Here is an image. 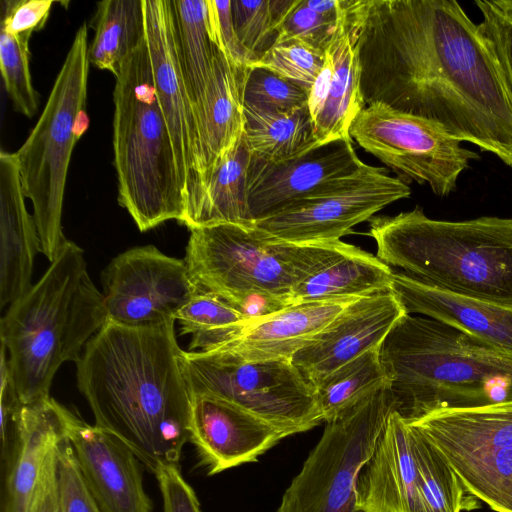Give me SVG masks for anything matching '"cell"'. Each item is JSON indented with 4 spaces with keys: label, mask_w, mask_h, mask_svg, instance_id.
Wrapping results in <instances>:
<instances>
[{
    "label": "cell",
    "mask_w": 512,
    "mask_h": 512,
    "mask_svg": "<svg viewBox=\"0 0 512 512\" xmlns=\"http://www.w3.org/2000/svg\"><path fill=\"white\" fill-rule=\"evenodd\" d=\"M365 106L427 120L512 167V102L478 26L454 0H346Z\"/></svg>",
    "instance_id": "1"
},
{
    "label": "cell",
    "mask_w": 512,
    "mask_h": 512,
    "mask_svg": "<svg viewBox=\"0 0 512 512\" xmlns=\"http://www.w3.org/2000/svg\"><path fill=\"white\" fill-rule=\"evenodd\" d=\"M174 323L107 322L76 363L78 388L95 424L124 442L154 474L179 466L190 439L193 396Z\"/></svg>",
    "instance_id": "2"
},
{
    "label": "cell",
    "mask_w": 512,
    "mask_h": 512,
    "mask_svg": "<svg viewBox=\"0 0 512 512\" xmlns=\"http://www.w3.org/2000/svg\"><path fill=\"white\" fill-rule=\"evenodd\" d=\"M379 355L396 411L405 420L438 409L512 401V354L434 319L404 315Z\"/></svg>",
    "instance_id": "3"
},
{
    "label": "cell",
    "mask_w": 512,
    "mask_h": 512,
    "mask_svg": "<svg viewBox=\"0 0 512 512\" xmlns=\"http://www.w3.org/2000/svg\"><path fill=\"white\" fill-rule=\"evenodd\" d=\"M107 321L104 297L90 278L84 252L67 239L40 280L1 319V344L21 402L50 398L60 366L76 364Z\"/></svg>",
    "instance_id": "4"
},
{
    "label": "cell",
    "mask_w": 512,
    "mask_h": 512,
    "mask_svg": "<svg viewBox=\"0 0 512 512\" xmlns=\"http://www.w3.org/2000/svg\"><path fill=\"white\" fill-rule=\"evenodd\" d=\"M376 256L434 288L512 309V218L435 220L419 207L369 220Z\"/></svg>",
    "instance_id": "5"
},
{
    "label": "cell",
    "mask_w": 512,
    "mask_h": 512,
    "mask_svg": "<svg viewBox=\"0 0 512 512\" xmlns=\"http://www.w3.org/2000/svg\"><path fill=\"white\" fill-rule=\"evenodd\" d=\"M113 151L118 203L141 232L182 222L185 196L171 136L155 93L147 40L115 76Z\"/></svg>",
    "instance_id": "6"
},
{
    "label": "cell",
    "mask_w": 512,
    "mask_h": 512,
    "mask_svg": "<svg viewBox=\"0 0 512 512\" xmlns=\"http://www.w3.org/2000/svg\"><path fill=\"white\" fill-rule=\"evenodd\" d=\"M352 246L341 240L290 243L271 238L253 223H219L190 229L184 261L198 291L224 301L262 291L290 303L301 281Z\"/></svg>",
    "instance_id": "7"
},
{
    "label": "cell",
    "mask_w": 512,
    "mask_h": 512,
    "mask_svg": "<svg viewBox=\"0 0 512 512\" xmlns=\"http://www.w3.org/2000/svg\"><path fill=\"white\" fill-rule=\"evenodd\" d=\"M88 30H77L45 107L28 138L14 152L23 192L33 204L41 252L52 262L67 238L62 211L74 147L87 130Z\"/></svg>",
    "instance_id": "8"
},
{
    "label": "cell",
    "mask_w": 512,
    "mask_h": 512,
    "mask_svg": "<svg viewBox=\"0 0 512 512\" xmlns=\"http://www.w3.org/2000/svg\"><path fill=\"white\" fill-rule=\"evenodd\" d=\"M394 410L388 384L326 422L277 512H358L359 475Z\"/></svg>",
    "instance_id": "9"
},
{
    "label": "cell",
    "mask_w": 512,
    "mask_h": 512,
    "mask_svg": "<svg viewBox=\"0 0 512 512\" xmlns=\"http://www.w3.org/2000/svg\"><path fill=\"white\" fill-rule=\"evenodd\" d=\"M183 364L192 395L230 401L287 436L323 422L316 390L292 360L247 362L214 349L185 351Z\"/></svg>",
    "instance_id": "10"
},
{
    "label": "cell",
    "mask_w": 512,
    "mask_h": 512,
    "mask_svg": "<svg viewBox=\"0 0 512 512\" xmlns=\"http://www.w3.org/2000/svg\"><path fill=\"white\" fill-rule=\"evenodd\" d=\"M406 423L446 460L466 491L512 512V401L438 409Z\"/></svg>",
    "instance_id": "11"
},
{
    "label": "cell",
    "mask_w": 512,
    "mask_h": 512,
    "mask_svg": "<svg viewBox=\"0 0 512 512\" xmlns=\"http://www.w3.org/2000/svg\"><path fill=\"white\" fill-rule=\"evenodd\" d=\"M349 134L399 179L427 184L441 197L456 188L459 175L470 161L480 158L435 124L382 103L365 106Z\"/></svg>",
    "instance_id": "12"
},
{
    "label": "cell",
    "mask_w": 512,
    "mask_h": 512,
    "mask_svg": "<svg viewBox=\"0 0 512 512\" xmlns=\"http://www.w3.org/2000/svg\"><path fill=\"white\" fill-rule=\"evenodd\" d=\"M406 182L365 164L253 224L273 239L290 243L335 242L385 206L408 198Z\"/></svg>",
    "instance_id": "13"
},
{
    "label": "cell",
    "mask_w": 512,
    "mask_h": 512,
    "mask_svg": "<svg viewBox=\"0 0 512 512\" xmlns=\"http://www.w3.org/2000/svg\"><path fill=\"white\" fill-rule=\"evenodd\" d=\"M101 282L107 322L126 327L175 321L197 292L185 261L153 245L117 255L102 271Z\"/></svg>",
    "instance_id": "14"
},
{
    "label": "cell",
    "mask_w": 512,
    "mask_h": 512,
    "mask_svg": "<svg viewBox=\"0 0 512 512\" xmlns=\"http://www.w3.org/2000/svg\"><path fill=\"white\" fill-rule=\"evenodd\" d=\"M146 40L155 93L167 124L185 196L181 224L195 210L202 191L195 109L180 66L171 0H144Z\"/></svg>",
    "instance_id": "15"
},
{
    "label": "cell",
    "mask_w": 512,
    "mask_h": 512,
    "mask_svg": "<svg viewBox=\"0 0 512 512\" xmlns=\"http://www.w3.org/2000/svg\"><path fill=\"white\" fill-rule=\"evenodd\" d=\"M64 437L101 512H152L139 459L108 430L86 423L58 404Z\"/></svg>",
    "instance_id": "16"
},
{
    "label": "cell",
    "mask_w": 512,
    "mask_h": 512,
    "mask_svg": "<svg viewBox=\"0 0 512 512\" xmlns=\"http://www.w3.org/2000/svg\"><path fill=\"white\" fill-rule=\"evenodd\" d=\"M406 314L391 290L359 298L299 350L292 363L316 390L341 366L379 348Z\"/></svg>",
    "instance_id": "17"
},
{
    "label": "cell",
    "mask_w": 512,
    "mask_h": 512,
    "mask_svg": "<svg viewBox=\"0 0 512 512\" xmlns=\"http://www.w3.org/2000/svg\"><path fill=\"white\" fill-rule=\"evenodd\" d=\"M363 165L351 138L316 144L279 160H266L252 154L248 176L250 222L274 213Z\"/></svg>",
    "instance_id": "18"
},
{
    "label": "cell",
    "mask_w": 512,
    "mask_h": 512,
    "mask_svg": "<svg viewBox=\"0 0 512 512\" xmlns=\"http://www.w3.org/2000/svg\"><path fill=\"white\" fill-rule=\"evenodd\" d=\"M190 439L208 475L257 461L287 435L242 407L213 395H192Z\"/></svg>",
    "instance_id": "19"
},
{
    "label": "cell",
    "mask_w": 512,
    "mask_h": 512,
    "mask_svg": "<svg viewBox=\"0 0 512 512\" xmlns=\"http://www.w3.org/2000/svg\"><path fill=\"white\" fill-rule=\"evenodd\" d=\"M358 512H428L409 428L394 410L357 484Z\"/></svg>",
    "instance_id": "20"
},
{
    "label": "cell",
    "mask_w": 512,
    "mask_h": 512,
    "mask_svg": "<svg viewBox=\"0 0 512 512\" xmlns=\"http://www.w3.org/2000/svg\"><path fill=\"white\" fill-rule=\"evenodd\" d=\"M58 402L22 404L10 454L2 460L1 512H34L44 464L63 436Z\"/></svg>",
    "instance_id": "21"
},
{
    "label": "cell",
    "mask_w": 512,
    "mask_h": 512,
    "mask_svg": "<svg viewBox=\"0 0 512 512\" xmlns=\"http://www.w3.org/2000/svg\"><path fill=\"white\" fill-rule=\"evenodd\" d=\"M326 61L308 93L307 105L316 144L351 138L349 131L365 103L360 89V67L344 14L325 50Z\"/></svg>",
    "instance_id": "22"
},
{
    "label": "cell",
    "mask_w": 512,
    "mask_h": 512,
    "mask_svg": "<svg viewBox=\"0 0 512 512\" xmlns=\"http://www.w3.org/2000/svg\"><path fill=\"white\" fill-rule=\"evenodd\" d=\"M390 289L407 314L445 323L512 354L511 308L434 288L403 272L393 273Z\"/></svg>",
    "instance_id": "23"
},
{
    "label": "cell",
    "mask_w": 512,
    "mask_h": 512,
    "mask_svg": "<svg viewBox=\"0 0 512 512\" xmlns=\"http://www.w3.org/2000/svg\"><path fill=\"white\" fill-rule=\"evenodd\" d=\"M359 298L302 302L249 323L235 339L216 348L247 362L292 360L348 305Z\"/></svg>",
    "instance_id": "24"
},
{
    "label": "cell",
    "mask_w": 512,
    "mask_h": 512,
    "mask_svg": "<svg viewBox=\"0 0 512 512\" xmlns=\"http://www.w3.org/2000/svg\"><path fill=\"white\" fill-rule=\"evenodd\" d=\"M15 153H0V306L10 305L32 286L40 238L25 204Z\"/></svg>",
    "instance_id": "25"
},
{
    "label": "cell",
    "mask_w": 512,
    "mask_h": 512,
    "mask_svg": "<svg viewBox=\"0 0 512 512\" xmlns=\"http://www.w3.org/2000/svg\"><path fill=\"white\" fill-rule=\"evenodd\" d=\"M247 69L234 64L219 50L213 76L196 111L201 196L214 169L244 132L243 91Z\"/></svg>",
    "instance_id": "26"
},
{
    "label": "cell",
    "mask_w": 512,
    "mask_h": 512,
    "mask_svg": "<svg viewBox=\"0 0 512 512\" xmlns=\"http://www.w3.org/2000/svg\"><path fill=\"white\" fill-rule=\"evenodd\" d=\"M393 271L376 255L359 247L317 270L290 293V304L363 298L391 290Z\"/></svg>",
    "instance_id": "27"
},
{
    "label": "cell",
    "mask_w": 512,
    "mask_h": 512,
    "mask_svg": "<svg viewBox=\"0 0 512 512\" xmlns=\"http://www.w3.org/2000/svg\"><path fill=\"white\" fill-rule=\"evenodd\" d=\"M252 159L245 132L208 179L201 199L185 222L188 229L219 223L250 224L248 176Z\"/></svg>",
    "instance_id": "28"
},
{
    "label": "cell",
    "mask_w": 512,
    "mask_h": 512,
    "mask_svg": "<svg viewBox=\"0 0 512 512\" xmlns=\"http://www.w3.org/2000/svg\"><path fill=\"white\" fill-rule=\"evenodd\" d=\"M177 54L195 115L214 72L219 52L208 0H171Z\"/></svg>",
    "instance_id": "29"
},
{
    "label": "cell",
    "mask_w": 512,
    "mask_h": 512,
    "mask_svg": "<svg viewBox=\"0 0 512 512\" xmlns=\"http://www.w3.org/2000/svg\"><path fill=\"white\" fill-rule=\"evenodd\" d=\"M91 27L90 64L115 77L146 38L144 0L97 2Z\"/></svg>",
    "instance_id": "30"
},
{
    "label": "cell",
    "mask_w": 512,
    "mask_h": 512,
    "mask_svg": "<svg viewBox=\"0 0 512 512\" xmlns=\"http://www.w3.org/2000/svg\"><path fill=\"white\" fill-rule=\"evenodd\" d=\"M244 117V132L254 156L279 160L316 145L307 104L288 111H264L244 105Z\"/></svg>",
    "instance_id": "31"
},
{
    "label": "cell",
    "mask_w": 512,
    "mask_h": 512,
    "mask_svg": "<svg viewBox=\"0 0 512 512\" xmlns=\"http://www.w3.org/2000/svg\"><path fill=\"white\" fill-rule=\"evenodd\" d=\"M388 384L379 348L363 353L334 371L316 388L323 422L333 420Z\"/></svg>",
    "instance_id": "32"
},
{
    "label": "cell",
    "mask_w": 512,
    "mask_h": 512,
    "mask_svg": "<svg viewBox=\"0 0 512 512\" xmlns=\"http://www.w3.org/2000/svg\"><path fill=\"white\" fill-rule=\"evenodd\" d=\"M407 426L427 511L462 512L478 507L475 497L466 491L440 453L418 431Z\"/></svg>",
    "instance_id": "33"
},
{
    "label": "cell",
    "mask_w": 512,
    "mask_h": 512,
    "mask_svg": "<svg viewBox=\"0 0 512 512\" xmlns=\"http://www.w3.org/2000/svg\"><path fill=\"white\" fill-rule=\"evenodd\" d=\"M181 334H190L189 348L210 351L235 339L251 323L221 298L198 291L178 312Z\"/></svg>",
    "instance_id": "34"
},
{
    "label": "cell",
    "mask_w": 512,
    "mask_h": 512,
    "mask_svg": "<svg viewBox=\"0 0 512 512\" xmlns=\"http://www.w3.org/2000/svg\"><path fill=\"white\" fill-rule=\"evenodd\" d=\"M29 38L17 36L0 28V71L5 90L14 109L30 118L38 108L29 68Z\"/></svg>",
    "instance_id": "35"
},
{
    "label": "cell",
    "mask_w": 512,
    "mask_h": 512,
    "mask_svg": "<svg viewBox=\"0 0 512 512\" xmlns=\"http://www.w3.org/2000/svg\"><path fill=\"white\" fill-rule=\"evenodd\" d=\"M325 61L324 51L302 41L290 39L274 42L251 66L266 68L303 86L309 93Z\"/></svg>",
    "instance_id": "36"
},
{
    "label": "cell",
    "mask_w": 512,
    "mask_h": 512,
    "mask_svg": "<svg viewBox=\"0 0 512 512\" xmlns=\"http://www.w3.org/2000/svg\"><path fill=\"white\" fill-rule=\"evenodd\" d=\"M244 105L264 111H288L308 101V91L266 68L250 66L247 69Z\"/></svg>",
    "instance_id": "37"
},
{
    "label": "cell",
    "mask_w": 512,
    "mask_h": 512,
    "mask_svg": "<svg viewBox=\"0 0 512 512\" xmlns=\"http://www.w3.org/2000/svg\"><path fill=\"white\" fill-rule=\"evenodd\" d=\"M483 15L479 33L487 45L512 102V0L475 1Z\"/></svg>",
    "instance_id": "38"
},
{
    "label": "cell",
    "mask_w": 512,
    "mask_h": 512,
    "mask_svg": "<svg viewBox=\"0 0 512 512\" xmlns=\"http://www.w3.org/2000/svg\"><path fill=\"white\" fill-rule=\"evenodd\" d=\"M231 10L239 41L257 61L277 39L270 0H231Z\"/></svg>",
    "instance_id": "39"
},
{
    "label": "cell",
    "mask_w": 512,
    "mask_h": 512,
    "mask_svg": "<svg viewBox=\"0 0 512 512\" xmlns=\"http://www.w3.org/2000/svg\"><path fill=\"white\" fill-rule=\"evenodd\" d=\"M341 18L324 16L310 8L306 0H297L281 22L275 42L294 39L325 52L337 32Z\"/></svg>",
    "instance_id": "40"
},
{
    "label": "cell",
    "mask_w": 512,
    "mask_h": 512,
    "mask_svg": "<svg viewBox=\"0 0 512 512\" xmlns=\"http://www.w3.org/2000/svg\"><path fill=\"white\" fill-rule=\"evenodd\" d=\"M56 479L59 512H101L83 481L64 435L56 448Z\"/></svg>",
    "instance_id": "41"
},
{
    "label": "cell",
    "mask_w": 512,
    "mask_h": 512,
    "mask_svg": "<svg viewBox=\"0 0 512 512\" xmlns=\"http://www.w3.org/2000/svg\"><path fill=\"white\" fill-rule=\"evenodd\" d=\"M212 36L215 44L234 64L251 66L256 59L239 41L232 17L231 0H208Z\"/></svg>",
    "instance_id": "42"
},
{
    "label": "cell",
    "mask_w": 512,
    "mask_h": 512,
    "mask_svg": "<svg viewBox=\"0 0 512 512\" xmlns=\"http://www.w3.org/2000/svg\"><path fill=\"white\" fill-rule=\"evenodd\" d=\"M53 3V0H3L1 28L30 39L46 24Z\"/></svg>",
    "instance_id": "43"
},
{
    "label": "cell",
    "mask_w": 512,
    "mask_h": 512,
    "mask_svg": "<svg viewBox=\"0 0 512 512\" xmlns=\"http://www.w3.org/2000/svg\"><path fill=\"white\" fill-rule=\"evenodd\" d=\"M163 498L164 512H201L193 488L182 476L179 466H166L155 474Z\"/></svg>",
    "instance_id": "44"
},
{
    "label": "cell",
    "mask_w": 512,
    "mask_h": 512,
    "mask_svg": "<svg viewBox=\"0 0 512 512\" xmlns=\"http://www.w3.org/2000/svg\"><path fill=\"white\" fill-rule=\"evenodd\" d=\"M226 302L249 322L257 321L290 306L287 299L262 291L242 293Z\"/></svg>",
    "instance_id": "45"
},
{
    "label": "cell",
    "mask_w": 512,
    "mask_h": 512,
    "mask_svg": "<svg viewBox=\"0 0 512 512\" xmlns=\"http://www.w3.org/2000/svg\"><path fill=\"white\" fill-rule=\"evenodd\" d=\"M57 445L52 449L44 464L39 483L34 512H59L58 489L56 479Z\"/></svg>",
    "instance_id": "46"
}]
</instances>
